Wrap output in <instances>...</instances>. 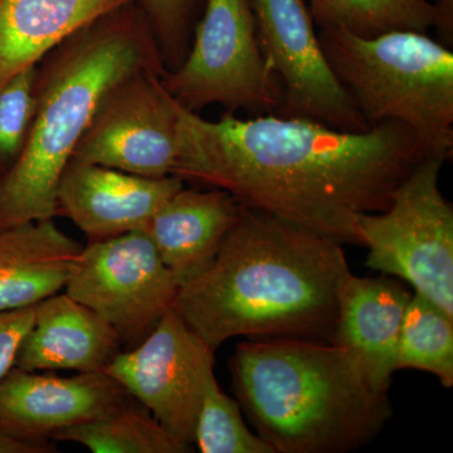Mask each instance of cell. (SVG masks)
Returning <instances> with one entry per match:
<instances>
[{
	"mask_svg": "<svg viewBox=\"0 0 453 453\" xmlns=\"http://www.w3.org/2000/svg\"><path fill=\"white\" fill-rule=\"evenodd\" d=\"M411 294L387 277L369 279L349 273L339 291L332 344L350 351L366 380L388 393L396 371V351Z\"/></svg>",
	"mask_w": 453,
	"mask_h": 453,
	"instance_id": "obj_14",
	"label": "cell"
},
{
	"mask_svg": "<svg viewBox=\"0 0 453 453\" xmlns=\"http://www.w3.org/2000/svg\"><path fill=\"white\" fill-rule=\"evenodd\" d=\"M342 246L242 207L213 264L180 286L173 308L214 351L238 336L332 342L350 273Z\"/></svg>",
	"mask_w": 453,
	"mask_h": 453,
	"instance_id": "obj_2",
	"label": "cell"
},
{
	"mask_svg": "<svg viewBox=\"0 0 453 453\" xmlns=\"http://www.w3.org/2000/svg\"><path fill=\"white\" fill-rule=\"evenodd\" d=\"M53 446L50 441L20 440V438L11 436L7 432L0 428V453H50L53 452Z\"/></svg>",
	"mask_w": 453,
	"mask_h": 453,
	"instance_id": "obj_26",
	"label": "cell"
},
{
	"mask_svg": "<svg viewBox=\"0 0 453 453\" xmlns=\"http://www.w3.org/2000/svg\"><path fill=\"white\" fill-rule=\"evenodd\" d=\"M195 446L202 453H275L247 427L241 405L220 389L216 377L203 395Z\"/></svg>",
	"mask_w": 453,
	"mask_h": 453,
	"instance_id": "obj_22",
	"label": "cell"
},
{
	"mask_svg": "<svg viewBox=\"0 0 453 453\" xmlns=\"http://www.w3.org/2000/svg\"><path fill=\"white\" fill-rule=\"evenodd\" d=\"M178 110L162 74L142 71L113 86L98 104L73 159L142 177L173 175Z\"/></svg>",
	"mask_w": 453,
	"mask_h": 453,
	"instance_id": "obj_11",
	"label": "cell"
},
{
	"mask_svg": "<svg viewBox=\"0 0 453 453\" xmlns=\"http://www.w3.org/2000/svg\"><path fill=\"white\" fill-rule=\"evenodd\" d=\"M115 329L70 295L56 294L35 305V320L16 366L29 372H101L121 351Z\"/></svg>",
	"mask_w": 453,
	"mask_h": 453,
	"instance_id": "obj_16",
	"label": "cell"
},
{
	"mask_svg": "<svg viewBox=\"0 0 453 453\" xmlns=\"http://www.w3.org/2000/svg\"><path fill=\"white\" fill-rule=\"evenodd\" d=\"M180 283L142 231L88 241L65 292L111 325L121 342L148 335Z\"/></svg>",
	"mask_w": 453,
	"mask_h": 453,
	"instance_id": "obj_8",
	"label": "cell"
},
{
	"mask_svg": "<svg viewBox=\"0 0 453 453\" xmlns=\"http://www.w3.org/2000/svg\"><path fill=\"white\" fill-rule=\"evenodd\" d=\"M241 410L275 453L362 449L392 416L388 393L366 380L356 357L303 338L241 342L229 363Z\"/></svg>",
	"mask_w": 453,
	"mask_h": 453,
	"instance_id": "obj_4",
	"label": "cell"
},
{
	"mask_svg": "<svg viewBox=\"0 0 453 453\" xmlns=\"http://www.w3.org/2000/svg\"><path fill=\"white\" fill-rule=\"evenodd\" d=\"M250 2L262 53L283 89L276 115L350 133L371 129L325 57L308 2Z\"/></svg>",
	"mask_w": 453,
	"mask_h": 453,
	"instance_id": "obj_10",
	"label": "cell"
},
{
	"mask_svg": "<svg viewBox=\"0 0 453 453\" xmlns=\"http://www.w3.org/2000/svg\"><path fill=\"white\" fill-rule=\"evenodd\" d=\"M130 398L104 371L58 377L14 366L0 383V428L20 440L50 441L57 432L101 418Z\"/></svg>",
	"mask_w": 453,
	"mask_h": 453,
	"instance_id": "obj_12",
	"label": "cell"
},
{
	"mask_svg": "<svg viewBox=\"0 0 453 453\" xmlns=\"http://www.w3.org/2000/svg\"><path fill=\"white\" fill-rule=\"evenodd\" d=\"M436 5V23L434 27L438 29L443 42L452 44V22H453V0H437Z\"/></svg>",
	"mask_w": 453,
	"mask_h": 453,
	"instance_id": "obj_27",
	"label": "cell"
},
{
	"mask_svg": "<svg viewBox=\"0 0 453 453\" xmlns=\"http://www.w3.org/2000/svg\"><path fill=\"white\" fill-rule=\"evenodd\" d=\"M234 196L217 188H181L142 229L179 283L192 281L213 264L240 219Z\"/></svg>",
	"mask_w": 453,
	"mask_h": 453,
	"instance_id": "obj_15",
	"label": "cell"
},
{
	"mask_svg": "<svg viewBox=\"0 0 453 453\" xmlns=\"http://www.w3.org/2000/svg\"><path fill=\"white\" fill-rule=\"evenodd\" d=\"M416 369L453 386V316L421 294L405 308L396 351V371Z\"/></svg>",
	"mask_w": 453,
	"mask_h": 453,
	"instance_id": "obj_21",
	"label": "cell"
},
{
	"mask_svg": "<svg viewBox=\"0 0 453 453\" xmlns=\"http://www.w3.org/2000/svg\"><path fill=\"white\" fill-rule=\"evenodd\" d=\"M138 0H0V88L74 33Z\"/></svg>",
	"mask_w": 453,
	"mask_h": 453,
	"instance_id": "obj_18",
	"label": "cell"
},
{
	"mask_svg": "<svg viewBox=\"0 0 453 453\" xmlns=\"http://www.w3.org/2000/svg\"><path fill=\"white\" fill-rule=\"evenodd\" d=\"M321 47L342 88L371 127H410L427 157H452L453 53L427 33L365 38L321 28Z\"/></svg>",
	"mask_w": 453,
	"mask_h": 453,
	"instance_id": "obj_5",
	"label": "cell"
},
{
	"mask_svg": "<svg viewBox=\"0 0 453 453\" xmlns=\"http://www.w3.org/2000/svg\"><path fill=\"white\" fill-rule=\"evenodd\" d=\"M35 320V306L0 311V383L16 366L18 353Z\"/></svg>",
	"mask_w": 453,
	"mask_h": 453,
	"instance_id": "obj_25",
	"label": "cell"
},
{
	"mask_svg": "<svg viewBox=\"0 0 453 453\" xmlns=\"http://www.w3.org/2000/svg\"><path fill=\"white\" fill-rule=\"evenodd\" d=\"M153 27L166 70L181 64L189 50V20L195 0H138Z\"/></svg>",
	"mask_w": 453,
	"mask_h": 453,
	"instance_id": "obj_24",
	"label": "cell"
},
{
	"mask_svg": "<svg viewBox=\"0 0 453 453\" xmlns=\"http://www.w3.org/2000/svg\"><path fill=\"white\" fill-rule=\"evenodd\" d=\"M447 157H429L399 184L388 207L357 220L366 266L410 283L453 316V207L440 189Z\"/></svg>",
	"mask_w": 453,
	"mask_h": 453,
	"instance_id": "obj_6",
	"label": "cell"
},
{
	"mask_svg": "<svg viewBox=\"0 0 453 453\" xmlns=\"http://www.w3.org/2000/svg\"><path fill=\"white\" fill-rule=\"evenodd\" d=\"M319 28H342L372 38L395 31L428 33L436 23L429 0H309Z\"/></svg>",
	"mask_w": 453,
	"mask_h": 453,
	"instance_id": "obj_20",
	"label": "cell"
},
{
	"mask_svg": "<svg viewBox=\"0 0 453 453\" xmlns=\"http://www.w3.org/2000/svg\"><path fill=\"white\" fill-rule=\"evenodd\" d=\"M53 441L76 443L92 453H186L189 446L172 436L144 405L127 399L95 421L57 432Z\"/></svg>",
	"mask_w": 453,
	"mask_h": 453,
	"instance_id": "obj_19",
	"label": "cell"
},
{
	"mask_svg": "<svg viewBox=\"0 0 453 453\" xmlns=\"http://www.w3.org/2000/svg\"><path fill=\"white\" fill-rule=\"evenodd\" d=\"M173 437L193 449L199 410L214 375V350L169 309L138 347L104 369Z\"/></svg>",
	"mask_w": 453,
	"mask_h": 453,
	"instance_id": "obj_9",
	"label": "cell"
},
{
	"mask_svg": "<svg viewBox=\"0 0 453 453\" xmlns=\"http://www.w3.org/2000/svg\"><path fill=\"white\" fill-rule=\"evenodd\" d=\"M81 250L53 219L0 229V311L35 306L65 290Z\"/></svg>",
	"mask_w": 453,
	"mask_h": 453,
	"instance_id": "obj_17",
	"label": "cell"
},
{
	"mask_svg": "<svg viewBox=\"0 0 453 453\" xmlns=\"http://www.w3.org/2000/svg\"><path fill=\"white\" fill-rule=\"evenodd\" d=\"M162 82L195 112L220 105L228 112L276 115L282 105L281 82L262 53L250 0H207L192 46Z\"/></svg>",
	"mask_w": 453,
	"mask_h": 453,
	"instance_id": "obj_7",
	"label": "cell"
},
{
	"mask_svg": "<svg viewBox=\"0 0 453 453\" xmlns=\"http://www.w3.org/2000/svg\"><path fill=\"white\" fill-rule=\"evenodd\" d=\"M173 175L226 190L241 207L273 214L340 244H360L357 220L388 207L427 154L410 127L363 133L280 115L203 119L177 103Z\"/></svg>",
	"mask_w": 453,
	"mask_h": 453,
	"instance_id": "obj_1",
	"label": "cell"
},
{
	"mask_svg": "<svg viewBox=\"0 0 453 453\" xmlns=\"http://www.w3.org/2000/svg\"><path fill=\"white\" fill-rule=\"evenodd\" d=\"M184 187L175 175L142 177L71 160L58 184V213L68 217L88 241L142 231L170 196Z\"/></svg>",
	"mask_w": 453,
	"mask_h": 453,
	"instance_id": "obj_13",
	"label": "cell"
},
{
	"mask_svg": "<svg viewBox=\"0 0 453 453\" xmlns=\"http://www.w3.org/2000/svg\"><path fill=\"white\" fill-rule=\"evenodd\" d=\"M37 67L26 68L0 88V175L16 162L31 133Z\"/></svg>",
	"mask_w": 453,
	"mask_h": 453,
	"instance_id": "obj_23",
	"label": "cell"
},
{
	"mask_svg": "<svg viewBox=\"0 0 453 453\" xmlns=\"http://www.w3.org/2000/svg\"><path fill=\"white\" fill-rule=\"evenodd\" d=\"M142 71L163 76L168 70L148 17L131 4L74 33L42 59L31 133L0 175V229L59 214V180L98 104Z\"/></svg>",
	"mask_w": 453,
	"mask_h": 453,
	"instance_id": "obj_3",
	"label": "cell"
}]
</instances>
